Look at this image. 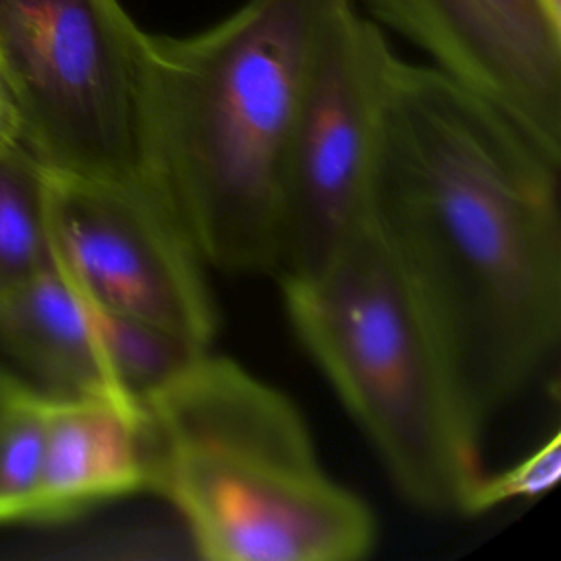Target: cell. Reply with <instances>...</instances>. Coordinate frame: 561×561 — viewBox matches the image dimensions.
<instances>
[{
	"label": "cell",
	"instance_id": "obj_8",
	"mask_svg": "<svg viewBox=\"0 0 561 561\" xmlns=\"http://www.w3.org/2000/svg\"><path fill=\"white\" fill-rule=\"evenodd\" d=\"M434 68L561 158V18L546 0H366Z\"/></svg>",
	"mask_w": 561,
	"mask_h": 561
},
{
	"label": "cell",
	"instance_id": "obj_14",
	"mask_svg": "<svg viewBox=\"0 0 561 561\" xmlns=\"http://www.w3.org/2000/svg\"><path fill=\"white\" fill-rule=\"evenodd\" d=\"M561 476V432H552L539 447L497 473H480L471 484L462 513L473 515L513 500L548 493Z\"/></svg>",
	"mask_w": 561,
	"mask_h": 561
},
{
	"label": "cell",
	"instance_id": "obj_17",
	"mask_svg": "<svg viewBox=\"0 0 561 561\" xmlns=\"http://www.w3.org/2000/svg\"><path fill=\"white\" fill-rule=\"evenodd\" d=\"M546 4H548V9H550L554 15L561 18V0H546Z\"/></svg>",
	"mask_w": 561,
	"mask_h": 561
},
{
	"label": "cell",
	"instance_id": "obj_1",
	"mask_svg": "<svg viewBox=\"0 0 561 561\" xmlns=\"http://www.w3.org/2000/svg\"><path fill=\"white\" fill-rule=\"evenodd\" d=\"M561 158L434 66L392 64L370 224L480 425L561 337Z\"/></svg>",
	"mask_w": 561,
	"mask_h": 561
},
{
	"label": "cell",
	"instance_id": "obj_6",
	"mask_svg": "<svg viewBox=\"0 0 561 561\" xmlns=\"http://www.w3.org/2000/svg\"><path fill=\"white\" fill-rule=\"evenodd\" d=\"M394 59L381 28L348 0L322 39L289 140L278 283L318 274L370 221Z\"/></svg>",
	"mask_w": 561,
	"mask_h": 561
},
{
	"label": "cell",
	"instance_id": "obj_11",
	"mask_svg": "<svg viewBox=\"0 0 561 561\" xmlns=\"http://www.w3.org/2000/svg\"><path fill=\"white\" fill-rule=\"evenodd\" d=\"M48 169L22 145L0 149V300L53 265Z\"/></svg>",
	"mask_w": 561,
	"mask_h": 561
},
{
	"label": "cell",
	"instance_id": "obj_4",
	"mask_svg": "<svg viewBox=\"0 0 561 561\" xmlns=\"http://www.w3.org/2000/svg\"><path fill=\"white\" fill-rule=\"evenodd\" d=\"M291 327L399 493L462 513L482 473L480 432L447 348L368 221L318 274L278 283Z\"/></svg>",
	"mask_w": 561,
	"mask_h": 561
},
{
	"label": "cell",
	"instance_id": "obj_9",
	"mask_svg": "<svg viewBox=\"0 0 561 561\" xmlns=\"http://www.w3.org/2000/svg\"><path fill=\"white\" fill-rule=\"evenodd\" d=\"M136 491H147L140 405L107 397H48L33 522L68 519Z\"/></svg>",
	"mask_w": 561,
	"mask_h": 561
},
{
	"label": "cell",
	"instance_id": "obj_5",
	"mask_svg": "<svg viewBox=\"0 0 561 561\" xmlns=\"http://www.w3.org/2000/svg\"><path fill=\"white\" fill-rule=\"evenodd\" d=\"M145 37L121 0H0V77L22 145L48 171L153 180Z\"/></svg>",
	"mask_w": 561,
	"mask_h": 561
},
{
	"label": "cell",
	"instance_id": "obj_2",
	"mask_svg": "<svg viewBox=\"0 0 561 561\" xmlns=\"http://www.w3.org/2000/svg\"><path fill=\"white\" fill-rule=\"evenodd\" d=\"M348 0H245L191 35L147 33L149 171L204 265L274 274L289 140Z\"/></svg>",
	"mask_w": 561,
	"mask_h": 561
},
{
	"label": "cell",
	"instance_id": "obj_16",
	"mask_svg": "<svg viewBox=\"0 0 561 561\" xmlns=\"http://www.w3.org/2000/svg\"><path fill=\"white\" fill-rule=\"evenodd\" d=\"M18 377H13L11 373H7V370H2L0 368V419H2V414H4V408L9 405V399H11V394H13V390H15V386H18Z\"/></svg>",
	"mask_w": 561,
	"mask_h": 561
},
{
	"label": "cell",
	"instance_id": "obj_10",
	"mask_svg": "<svg viewBox=\"0 0 561 561\" xmlns=\"http://www.w3.org/2000/svg\"><path fill=\"white\" fill-rule=\"evenodd\" d=\"M0 344L46 397L131 403L110 377L90 302L55 263L0 300Z\"/></svg>",
	"mask_w": 561,
	"mask_h": 561
},
{
	"label": "cell",
	"instance_id": "obj_7",
	"mask_svg": "<svg viewBox=\"0 0 561 561\" xmlns=\"http://www.w3.org/2000/svg\"><path fill=\"white\" fill-rule=\"evenodd\" d=\"M46 215L55 265L88 302L210 348L219 316L206 265L156 180L48 171Z\"/></svg>",
	"mask_w": 561,
	"mask_h": 561
},
{
	"label": "cell",
	"instance_id": "obj_13",
	"mask_svg": "<svg viewBox=\"0 0 561 561\" xmlns=\"http://www.w3.org/2000/svg\"><path fill=\"white\" fill-rule=\"evenodd\" d=\"M48 397L18 381L0 419V524L33 522L44 465Z\"/></svg>",
	"mask_w": 561,
	"mask_h": 561
},
{
	"label": "cell",
	"instance_id": "obj_15",
	"mask_svg": "<svg viewBox=\"0 0 561 561\" xmlns=\"http://www.w3.org/2000/svg\"><path fill=\"white\" fill-rule=\"evenodd\" d=\"M15 142H22L20 123H18V114L9 96V90L0 77V149H7Z\"/></svg>",
	"mask_w": 561,
	"mask_h": 561
},
{
	"label": "cell",
	"instance_id": "obj_3",
	"mask_svg": "<svg viewBox=\"0 0 561 561\" xmlns=\"http://www.w3.org/2000/svg\"><path fill=\"white\" fill-rule=\"evenodd\" d=\"M147 491L213 561H355L377 537L368 504L320 465L294 401L206 351L140 403Z\"/></svg>",
	"mask_w": 561,
	"mask_h": 561
},
{
	"label": "cell",
	"instance_id": "obj_12",
	"mask_svg": "<svg viewBox=\"0 0 561 561\" xmlns=\"http://www.w3.org/2000/svg\"><path fill=\"white\" fill-rule=\"evenodd\" d=\"M90 309L110 377L116 390L136 405L162 390L199 355L210 351L158 324L107 311L92 302Z\"/></svg>",
	"mask_w": 561,
	"mask_h": 561
}]
</instances>
